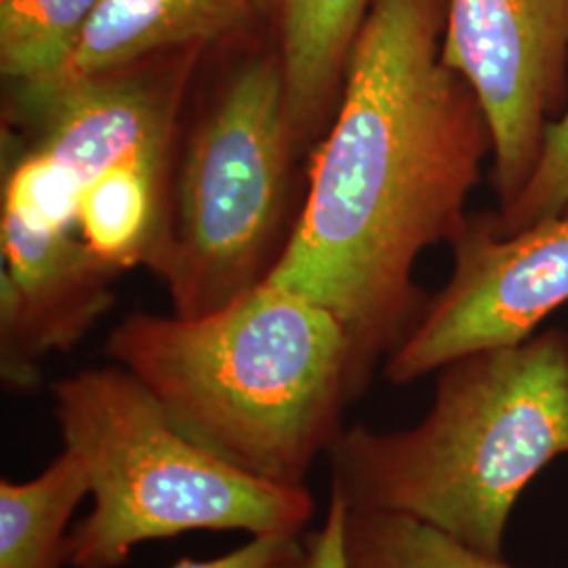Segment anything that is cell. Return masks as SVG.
Instances as JSON below:
<instances>
[{"label":"cell","instance_id":"1","mask_svg":"<svg viewBox=\"0 0 568 568\" xmlns=\"http://www.w3.org/2000/svg\"><path fill=\"white\" fill-rule=\"evenodd\" d=\"M445 0H373L304 209L265 281L325 305L365 382L417 325L415 265L453 243L493 161L474 89L443 60Z\"/></svg>","mask_w":568,"mask_h":568},{"label":"cell","instance_id":"2","mask_svg":"<svg viewBox=\"0 0 568 568\" xmlns=\"http://www.w3.org/2000/svg\"><path fill=\"white\" fill-rule=\"evenodd\" d=\"M105 352L192 440L283 487H305L366 392L342 321L265 278L204 316L131 314Z\"/></svg>","mask_w":568,"mask_h":568},{"label":"cell","instance_id":"3","mask_svg":"<svg viewBox=\"0 0 568 568\" xmlns=\"http://www.w3.org/2000/svg\"><path fill=\"white\" fill-rule=\"evenodd\" d=\"M436 375L419 424L345 429L326 453L331 493L352 511L408 516L504 556L525 488L568 457V331L471 352Z\"/></svg>","mask_w":568,"mask_h":568},{"label":"cell","instance_id":"4","mask_svg":"<svg viewBox=\"0 0 568 568\" xmlns=\"http://www.w3.org/2000/svg\"><path fill=\"white\" fill-rule=\"evenodd\" d=\"M53 415L93 497L70 532L68 567L119 568L145 541L194 530L302 535L314 518L307 488L255 478L201 447L116 363L58 382Z\"/></svg>","mask_w":568,"mask_h":568},{"label":"cell","instance_id":"5","mask_svg":"<svg viewBox=\"0 0 568 568\" xmlns=\"http://www.w3.org/2000/svg\"><path fill=\"white\" fill-rule=\"evenodd\" d=\"M295 140L283 63L248 61L187 145L173 224L148 257L169 288L173 314H211L264 281Z\"/></svg>","mask_w":568,"mask_h":568},{"label":"cell","instance_id":"6","mask_svg":"<svg viewBox=\"0 0 568 568\" xmlns=\"http://www.w3.org/2000/svg\"><path fill=\"white\" fill-rule=\"evenodd\" d=\"M450 248V278L386 361L394 386L415 384L471 352L520 344L568 304V211L509 236L469 215Z\"/></svg>","mask_w":568,"mask_h":568},{"label":"cell","instance_id":"7","mask_svg":"<svg viewBox=\"0 0 568 568\" xmlns=\"http://www.w3.org/2000/svg\"><path fill=\"white\" fill-rule=\"evenodd\" d=\"M443 60L493 131L497 209L525 190L568 105V0H445Z\"/></svg>","mask_w":568,"mask_h":568},{"label":"cell","instance_id":"8","mask_svg":"<svg viewBox=\"0 0 568 568\" xmlns=\"http://www.w3.org/2000/svg\"><path fill=\"white\" fill-rule=\"evenodd\" d=\"M0 337L2 379L18 389L39 382L37 363L70 349L112 304L119 272L70 234L30 230L2 213Z\"/></svg>","mask_w":568,"mask_h":568},{"label":"cell","instance_id":"9","mask_svg":"<svg viewBox=\"0 0 568 568\" xmlns=\"http://www.w3.org/2000/svg\"><path fill=\"white\" fill-rule=\"evenodd\" d=\"M135 63L58 87H23V110L42 126L39 150L82 187L129 159L164 163L182 98L183 72Z\"/></svg>","mask_w":568,"mask_h":568},{"label":"cell","instance_id":"10","mask_svg":"<svg viewBox=\"0 0 568 568\" xmlns=\"http://www.w3.org/2000/svg\"><path fill=\"white\" fill-rule=\"evenodd\" d=\"M264 0H102L60 74L30 87H58L215 41L248 20ZM23 89V87H21Z\"/></svg>","mask_w":568,"mask_h":568},{"label":"cell","instance_id":"11","mask_svg":"<svg viewBox=\"0 0 568 568\" xmlns=\"http://www.w3.org/2000/svg\"><path fill=\"white\" fill-rule=\"evenodd\" d=\"M284 81L297 140L339 103L345 68L373 0H281Z\"/></svg>","mask_w":568,"mask_h":568},{"label":"cell","instance_id":"12","mask_svg":"<svg viewBox=\"0 0 568 568\" xmlns=\"http://www.w3.org/2000/svg\"><path fill=\"white\" fill-rule=\"evenodd\" d=\"M91 495L89 476L70 453L39 476L0 480V568H63L70 551V520Z\"/></svg>","mask_w":568,"mask_h":568},{"label":"cell","instance_id":"13","mask_svg":"<svg viewBox=\"0 0 568 568\" xmlns=\"http://www.w3.org/2000/svg\"><path fill=\"white\" fill-rule=\"evenodd\" d=\"M163 164L129 159L82 187L79 230L103 264L121 270L150 257L159 241V187Z\"/></svg>","mask_w":568,"mask_h":568},{"label":"cell","instance_id":"14","mask_svg":"<svg viewBox=\"0 0 568 568\" xmlns=\"http://www.w3.org/2000/svg\"><path fill=\"white\" fill-rule=\"evenodd\" d=\"M102 0H0V70L21 87L60 74Z\"/></svg>","mask_w":568,"mask_h":568},{"label":"cell","instance_id":"15","mask_svg":"<svg viewBox=\"0 0 568 568\" xmlns=\"http://www.w3.org/2000/svg\"><path fill=\"white\" fill-rule=\"evenodd\" d=\"M347 568H520L438 528L386 511L345 514Z\"/></svg>","mask_w":568,"mask_h":568},{"label":"cell","instance_id":"16","mask_svg":"<svg viewBox=\"0 0 568 568\" xmlns=\"http://www.w3.org/2000/svg\"><path fill=\"white\" fill-rule=\"evenodd\" d=\"M82 185L63 164L32 150L7 178L2 213L39 232L70 234L79 225Z\"/></svg>","mask_w":568,"mask_h":568},{"label":"cell","instance_id":"17","mask_svg":"<svg viewBox=\"0 0 568 568\" xmlns=\"http://www.w3.org/2000/svg\"><path fill=\"white\" fill-rule=\"evenodd\" d=\"M565 211H568V105L558 122L551 124L537 169L518 199L483 217L495 234L509 236Z\"/></svg>","mask_w":568,"mask_h":568},{"label":"cell","instance_id":"18","mask_svg":"<svg viewBox=\"0 0 568 568\" xmlns=\"http://www.w3.org/2000/svg\"><path fill=\"white\" fill-rule=\"evenodd\" d=\"M305 541L300 535L251 537L241 548L213 560L183 558L169 568H304Z\"/></svg>","mask_w":568,"mask_h":568},{"label":"cell","instance_id":"19","mask_svg":"<svg viewBox=\"0 0 568 568\" xmlns=\"http://www.w3.org/2000/svg\"><path fill=\"white\" fill-rule=\"evenodd\" d=\"M345 508L344 501L331 493L325 523L305 539L304 568H347L345 558Z\"/></svg>","mask_w":568,"mask_h":568}]
</instances>
